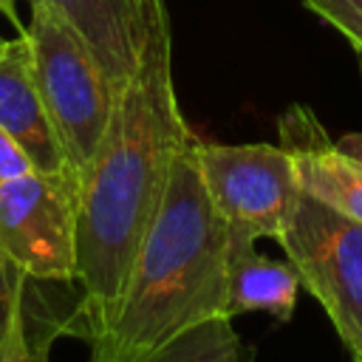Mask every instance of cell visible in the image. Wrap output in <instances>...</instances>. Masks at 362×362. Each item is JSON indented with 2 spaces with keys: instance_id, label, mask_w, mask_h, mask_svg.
I'll return each instance as SVG.
<instances>
[{
  "instance_id": "obj_7",
  "label": "cell",
  "mask_w": 362,
  "mask_h": 362,
  "mask_svg": "<svg viewBox=\"0 0 362 362\" xmlns=\"http://www.w3.org/2000/svg\"><path fill=\"white\" fill-rule=\"evenodd\" d=\"M62 14L102 65L116 96L136 74L153 34L170 23L164 0H31Z\"/></svg>"
},
{
  "instance_id": "obj_15",
  "label": "cell",
  "mask_w": 362,
  "mask_h": 362,
  "mask_svg": "<svg viewBox=\"0 0 362 362\" xmlns=\"http://www.w3.org/2000/svg\"><path fill=\"white\" fill-rule=\"evenodd\" d=\"M31 170H34V164L28 161L23 147L0 127V184L11 181V178H20V175H25Z\"/></svg>"
},
{
  "instance_id": "obj_16",
  "label": "cell",
  "mask_w": 362,
  "mask_h": 362,
  "mask_svg": "<svg viewBox=\"0 0 362 362\" xmlns=\"http://www.w3.org/2000/svg\"><path fill=\"white\" fill-rule=\"evenodd\" d=\"M337 147H339L345 156L362 161V130H359V133H345L342 139H337Z\"/></svg>"
},
{
  "instance_id": "obj_10",
  "label": "cell",
  "mask_w": 362,
  "mask_h": 362,
  "mask_svg": "<svg viewBox=\"0 0 362 362\" xmlns=\"http://www.w3.org/2000/svg\"><path fill=\"white\" fill-rule=\"evenodd\" d=\"M300 277L288 260H272L255 246L226 255V314L263 311L288 322L297 305Z\"/></svg>"
},
{
  "instance_id": "obj_3",
  "label": "cell",
  "mask_w": 362,
  "mask_h": 362,
  "mask_svg": "<svg viewBox=\"0 0 362 362\" xmlns=\"http://www.w3.org/2000/svg\"><path fill=\"white\" fill-rule=\"evenodd\" d=\"M31 48V68L65 153L68 175L79 192L116 110V90L79 31L45 3H31L23 28Z\"/></svg>"
},
{
  "instance_id": "obj_2",
  "label": "cell",
  "mask_w": 362,
  "mask_h": 362,
  "mask_svg": "<svg viewBox=\"0 0 362 362\" xmlns=\"http://www.w3.org/2000/svg\"><path fill=\"white\" fill-rule=\"evenodd\" d=\"M226 314V235L189 136L170 164L158 212L136 255L113 322L88 362H144L198 322ZM232 320V317H229Z\"/></svg>"
},
{
  "instance_id": "obj_4",
  "label": "cell",
  "mask_w": 362,
  "mask_h": 362,
  "mask_svg": "<svg viewBox=\"0 0 362 362\" xmlns=\"http://www.w3.org/2000/svg\"><path fill=\"white\" fill-rule=\"evenodd\" d=\"M195 161L226 235V255L257 238L280 240L297 201L291 156L280 144H218L195 139Z\"/></svg>"
},
{
  "instance_id": "obj_11",
  "label": "cell",
  "mask_w": 362,
  "mask_h": 362,
  "mask_svg": "<svg viewBox=\"0 0 362 362\" xmlns=\"http://www.w3.org/2000/svg\"><path fill=\"white\" fill-rule=\"evenodd\" d=\"M45 286L54 283H42L14 317V325L0 351V362H48L51 342L65 331L76 334V308H54L48 297L42 300Z\"/></svg>"
},
{
  "instance_id": "obj_1",
  "label": "cell",
  "mask_w": 362,
  "mask_h": 362,
  "mask_svg": "<svg viewBox=\"0 0 362 362\" xmlns=\"http://www.w3.org/2000/svg\"><path fill=\"white\" fill-rule=\"evenodd\" d=\"M173 79V28L161 25L116 99L105 141L76 204V337L113 322L141 240L167 189L170 164L189 139Z\"/></svg>"
},
{
  "instance_id": "obj_9",
  "label": "cell",
  "mask_w": 362,
  "mask_h": 362,
  "mask_svg": "<svg viewBox=\"0 0 362 362\" xmlns=\"http://www.w3.org/2000/svg\"><path fill=\"white\" fill-rule=\"evenodd\" d=\"M0 127L23 147L37 173L68 175L62 144L34 79L25 34L8 40L6 51L0 54Z\"/></svg>"
},
{
  "instance_id": "obj_18",
  "label": "cell",
  "mask_w": 362,
  "mask_h": 362,
  "mask_svg": "<svg viewBox=\"0 0 362 362\" xmlns=\"http://www.w3.org/2000/svg\"><path fill=\"white\" fill-rule=\"evenodd\" d=\"M6 45H8V40H3V37H0V54L6 51Z\"/></svg>"
},
{
  "instance_id": "obj_17",
  "label": "cell",
  "mask_w": 362,
  "mask_h": 362,
  "mask_svg": "<svg viewBox=\"0 0 362 362\" xmlns=\"http://www.w3.org/2000/svg\"><path fill=\"white\" fill-rule=\"evenodd\" d=\"M0 11H3L6 20L17 28V34H23V23H20V17H17V0H0Z\"/></svg>"
},
{
  "instance_id": "obj_13",
  "label": "cell",
  "mask_w": 362,
  "mask_h": 362,
  "mask_svg": "<svg viewBox=\"0 0 362 362\" xmlns=\"http://www.w3.org/2000/svg\"><path fill=\"white\" fill-rule=\"evenodd\" d=\"M40 286L42 280H31L28 274H23L14 266V260L6 255V249L0 246V351L14 325V317L20 314V308L28 303V297Z\"/></svg>"
},
{
  "instance_id": "obj_14",
  "label": "cell",
  "mask_w": 362,
  "mask_h": 362,
  "mask_svg": "<svg viewBox=\"0 0 362 362\" xmlns=\"http://www.w3.org/2000/svg\"><path fill=\"white\" fill-rule=\"evenodd\" d=\"M305 11L328 23L362 54V0H300Z\"/></svg>"
},
{
  "instance_id": "obj_12",
  "label": "cell",
  "mask_w": 362,
  "mask_h": 362,
  "mask_svg": "<svg viewBox=\"0 0 362 362\" xmlns=\"http://www.w3.org/2000/svg\"><path fill=\"white\" fill-rule=\"evenodd\" d=\"M144 362H252V348L243 345L229 317L198 322Z\"/></svg>"
},
{
  "instance_id": "obj_8",
  "label": "cell",
  "mask_w": 362,
  "mask_h": 362,
  "mask_svg": "<svg viewBox=\"0 0 362 362\" xmlns=\"http://www.w3.org/2000/svg\"><path fill=\"white\" fill-rule=\"evenodd\" d=\"M280 147L291 156L300 192L362 223V161L345 156L305 105H291L280 122Z\"/></svg>"
},
{
  "instance_id": "obj_5",
  "label": "cell",
  "mask_w": 362,
  "mask_h": 362,
  "mask_svg": "<svg viewBox=\"0 0 362 362\" xmlns=\"http://www.w3.org/2000/svg\"><path fill=\"white\" fill-rule=\"evenodd\" d=\"M277 243L354 362H362V223L297 192Z\"/></svg>"
},
{
  "instance_id": "obj_6",
  "label": "cell",
  "mask_w": 362,
  "mask_h": 362,
  "mask_svg": "<svg viewBox=\"0 0 362 362\" xmlns=\"http://www.w3.org/2000/svg\"><path fill=\"white\" fill-rule=\"evenodd\" d=\"M76 204L79 192L68 175L31 170L0 184V246L23 274L74 286Z\"/></svg>"
}]
</instances>
